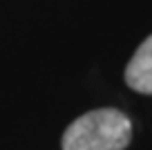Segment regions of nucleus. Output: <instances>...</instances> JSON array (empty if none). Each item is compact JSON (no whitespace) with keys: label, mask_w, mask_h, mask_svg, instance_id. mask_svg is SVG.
Masks as SVG:
<instances>
[{"label":"nucleus","mask_w":152,"mask_h":150,"mask_svg":"<svg viewBox=\"0 0 152 150\" xmlns=\"http://www.w3.org/2000/svg\"><path fill=\"white\" fill-rule=\"evenodd\" d=\"M132 123L121 110L101 108L78 117L63 135V150H123Z\"/></svg>","instance_id":"nucleus-1"},{"label":"nucleus","mask_w":152,"mask_h":150,"mask_svg":"<svg viewBox=\"0 0 152 150\" xmlns=\"http://www.w3.org/2000/svg\"><path fill=\"white\" fill-rule=\"evenodd\" d=\"M125 83L141 94H152V36L139 45L125 67Z\"/></svg>","instance_id":"nucleus-2"}]
</instances>
